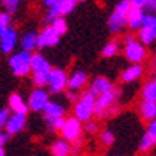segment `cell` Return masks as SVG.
Returning <instances> with one entry per match:
<instances>
[{
    "instance_id": "7c38bea8",
    "label": "cell",
    "mask_w": 156,
    "mask_h": 156,
    "mask_svg": "<svg viewBox=\"0 0 156 156\" xmlns=\"http://www.w3.org/2000/svg\"><path fill=\"white\" fill-rule=\"evenodd\" d=\"M51 69H53L51 64L40 53H35L30 56V72L32 73H49Z\"/></svg>"
},
{
    "instance_id": "83f0119b",
    "label": "cell",
    "mask_w": 156,
    "mask_h": 156,
    "mask_svg": "<svg viewBox=\"0 0 156 156\" xmlns=\"http://www.w3.org/2000/svg\"><path fill=\"white\" fill-rule=\"evenodd\" d=\"M48 75L49 73H32V83L35 84V88L48 86Z\"/></svg>"
},
{
    "instance_id": "60d3db41",
    "label": "cell",
    "mask_w": 156,
    "mask_h": 156,
    "mask_svg": "<svg viewBox=\"0 0 156 156\" xmlns=\"http://www.w3.org/2000/svg\"><path fill=\"white\" fill-rule=\"evenodd\" d=\"M147 131H150L151 134H154V136H156V118L150 119V123H148V129H147Z\"/></svg>"
},
{
    "instance_id": "484cf974",
    "label": "cell",
    "mask_w": 156,
    "mask_h": 156,
    "mask_svg": "<svg viewBox=\"0 0 156 156\" xmlns=\"http://www.w3.org/2000/svg\"><path fill=\"white\" fill-rule=\"evenodd\" d=\"M64 119H66L64 116H45V123L48 124L49 131H61Z\"/></svg>"
},
{
    "instance_id": "5bb4252c",
    "label": "cell",
    "mask_w": 156,
    "mask_h": 156,
    "mask_svg": "<svg viewBox=\"0 0 156 156\" xmlns=\"http://www.w3.org/2000/svg\"><path fill=\"white\" fill-rule=\"evenodd\" d=\"M110 89H113V83L105 76H96L93 81L89 84V91L93 96H101L104 93H108Z\"/></svg>"
},
{
    "instance_id": "f35d334b",
    "label": "cell",
    "mask_w": 156,
    "mask_h": 156,
    "mask_svg": "<svg viewBox=\"0 0 156 156\" xmlns=\"http://www.w3.org/2000/svg\"><path fill=\"white\" fill-rule=\"evenodd\" d=\"M66 97H67V101H69V102H75L76 99H78V96H76V91L69 89L67 93H66Z\"/></svg>"
},
{
    "instance_id": "74e56055",
    "label": "cell",
    "mask_w": 156,
    "mask_h": 156,
    "mask_svg": "<svg viewBox=\"0 0 156 156\" xmlns=\"http://www.w3.org/2000/svg\"><path fill=\"white\" fill-rule=\"evenodd\" d=\"M8 139H10V134L8 132H6V131H0V148L5 147V144L8 142Z\"/></svg>"
},
{
    "instance_id": "9a60e30c",
    "label": "cell",
    "mask_w": 156,
    "mask_h": 156,
    "mask_svg": "<svg viewBox=\"0 0 156 156\" xmlns=\"http://www.w3.org/2000/svg\"><path fill=\"white\" fill-rule=\"evenodd\" d=\"M75 5L76 3L73 0H58L51 8H48V11H51L54 16H66V15L73 11Z\"/></svg>"
},
{
    "instance_id": "277c9868",
    "label": "cell",
    "mask_w": 156,
    "mask_h": 156,
    "mask_svg": "<svg viewBox=\"0 0 156 156\" xmlns=\"http://www.w3.org/2000/svg\"><path fill=\"white\" fill-rule=\"evenodd\" d=\"M119 97V89H110L108 93H104L96 97L94 102V115L99 118H104L108 113V110L115 105V101Z\"/></svg>"
},
{
    "instance_id": "7a4b0ae2",
    "label": "cell",
    "mask_w": 156,
    "mask_h": 156,
    "mask_svg": "<svg viewBox=\"0 0 156 156\" xmlns=\"http://www.w3.org/2000/svg\"><path fill=\"white\" fill-rule=\"evenodd\" d=\"M123 53L126 56V59L131 64H142L147 58V49L145 45L140 43L139 40H136L132 35H126L124 37V49Z\"/></svg>"
},
{
    "instance_id": "b9f144b4",
    "label": "cell",
    "mask_w": 156,
    "mask_h": 156,
    "mask_svg": "<svg viewBox=\"0 0 156 156\" xmlns=\"http://www.w3.org/2000/svg\"><path fill=\"white\" fill-rule=\"evenodd\" d=\"M56 2H58V0H43V5L46 6V8H51Z\"/></svg>"
},
{
    "instance_id": "603a6c76",
    "label": "cell",
    "mask_w": 156,
    "mask_h": 156,
    "mask_svg": "<svg viewBox=\"0 0 156 156\" xmlns=\"http://www.w3.org/2000/svg\"><path fill=\"white\" fill-rule=\"evenodd\" d=\"M43 113H45V116H64L66 108L58 101H48V104L43 108Z\"/></svg>"
},
{
    "instance_id": "ffe728a7",
    "label": "cell",
    "mask_w": 156,
    "mask_h": 156,
    "mask_svg": "<svg viewBox=\"0 0 156 156\" xmlns=\"http://www.w3.org/2000/svg\"><path fill=\"white\" fill-rule=\"evenodd\" d=\"M108 30L113 34H118L121 32L124 27H126V16L123 15H118V13L112 11V15L108 16Z\"/></svg>"
},
{
    "instance_id": "7402d4cb",
    "label": "cell",
    "mask_w": 156,
    "mask_h": 156,
    "mask_svg": "<svg viewBox=\"0 0 156 156\" xmlns=\"http://www.w3.org/2000/svg\"><path fill=\"white\" fill-rule=\"evenodd\" d=\"M19 45H21V49H24V51H34L37 48V34L34 30L26 32L19 38Z\"/></svg>"
},
{
    "instance_id": "ab89813d",
    "label": "cell",
    "mask_w": 156,
    "mask_h": 156,
    "mask_svg": "<svg viewBox=\"0 0 156 156\" xmlns=\"http://www.w3.org/2000/svg\"><path fill=\"white\" fill-rule=\"evenodd\" d=\"M129 3H131V6H139V8H144L145 3H147V0H129Z\"/></svg>"
},
{
    "instance_id": "7bdbcfd3",
    "label": "cell",
    "mask_w": 156,
    "mask_h": 156,
    "mask_svg": "<svg viewBox=\"0 0 156 156\" xmlns=\"http://www.w3.org/2000/svg\"><path fill=\"white\" fill-rule=\"evenodd\" d=\"M0 156H5V151H3V148H0Z\"/></svg>"
},
{
    "instance_id": "52a82bcc",
    "label": "cell",
    "mask_w": 156,
    "mask_h": 156,
    "mask_svg": "<svg viewBox=\"0 0 156 156\" xmlns=\"http://www.w3.org/2000/svg\"><path fill=\"white\" fill-rule=\"evenodd\" d=\"M59 40H61V35L54 30V27L51 24H48L37 34V48L38 49L53 48L59 43Z\"/></svg>"
},
{
    "instance_id": "e575fe53",
    "label": "cell",
    "mask_w": 156,
    "mask_h": 156,
    "mask_svg": "<svg viewBox=\"0 0 156 156\" xmlns=\"http://www.w3.org/2000/svg\"><path fill=\"white\" fill-rule=\"evenodd\" d=\"M142 26H154L156 27V15H153V13H145L144 24Z\"/></svg>"
},
{
    "instance_id": "30bf717a",
    "label": "cell",
    "mask_w": 156,
    "mask_h": 156,
    "mask_svg": "<svg viewBox=\"0 0 156 156\" xmlns=\"http://www.w3.org/2000/svg\"><path fill=\"white\" fill-rule=\"evenodd\" d=\"M24 126H26V115L24 113H13V115H10L8 119H6L3 129L8 132L10 136H13V134H18L19 131H23Z\"/></svg>"
},
{
    "instance_id": "8992f818",
    "label": "cell",
    "mask_w": 156,
    "mask_h": 156,
    "mask_svg": "<svg viewBox=\"0 0 156 156\" xmlns=\"http://www.w3.org/2000/svg\"><path fill=\"white\" fill-rule=\"evenodd\" d=\"M48 88H49V93H53V94L62 93L67 88V73L58 67L51 69L48 75Z\"/></svg>"
},
{
    "instance_id": "836d02e7",
    "label": "cell",
    "mask_w": 156,
    "mask_h": 156,
    "mask_svg": "<svg viewBox=\"0 0 156 156\" xmlns=\"http://www.w3.org/2000/svg\"><path fill=\"white\" fill-rule=\"evenodd\" d=\"M83 131L88 132V134H94L97 131V123L93 121V119H86V121H83Z\"/></svg>"
},
{
    "instance_id": "f1b7e54d",
    "label": "cell",
    "mask_w": 156,
    "mask_h": 156,
    "mask_svg": "<svg viewBox=\"0 0 156 156\" xmlns=\"http://www.w3.org/2000/svg\"><path fill=\"white\" fill-rule=\"evenodd\" d=\"M118 53V43L116 41H108L105 43V46L102 48V56L104 58H112Z\"/></svg>"
},
{
    "instance_id": "44dd1931",
    "label": "cell",
    "mask_w": 156,
    "mask_h": 156,
    "mask_svg": "<svg viewBox=\"0 0 156 156\" xmlns=\"http://www.w3.org/2000/svg\"><path fill=\"white\" fill-rule=\"evenodd\" d=\"M139 112H140V116L144 119H153L156 118V101H148V99H144L139 107Z\"/></svg>"
},
{
    "instance_id": "d4e9b609",
    "label": "cell",
    "mask_w": 156,
    "mask_h": 156,
    "mask_svg": "<svg viewBox=\"0 0 156 156\" xmlns=\"http://www.w3.org/2000/svg\"><path fill=\"white\" fill-rule=\"evenodd\" d=\"M142 97L148 99V101H156V78L145 83L144 89H142Z\"/></svg>"
},
{
    "instance_id": "ee69618b",
    "label": "cell",
    "mask_w": 156,
    "mask_h": 156,
    "mask_svg": "<svg viewBox=\"0 0 156 156\" xmlns=\"http://www.w3.org/2000/svg\"><path fill=\"white\" fill-rule=\"evenodd\" d=\"M75 3H80V2H84V0H73Z\"/></svg>"
},
{
    "instance_id": "d6986e66",
    "label": "cell",
    "mask_w": 156,
    "mask_h": 156,
    "mask_svg": "<svg viewBox=\"0 0 156 156\" xmlns=\"http://www.w3.org/2000/svg\"><path fill=\"white\" fill-rule=\"evenodd\" d=\"M139 41L144 45H153L156 41V27L154 26H142L139 29Z\"/></svg>"
},
{
    "instance_id": "8fae6325",
    "label": "cell",
    "mask_w": 156,
    "mask_h": 156,
    "mask_svg": "<svg viewBox=\"0 0 156 156\" xmlns=\"http://www.w3.org/2000/svg\"><path fill=\"white\" fill-rule=\"evenodd\" d=\"M16 43H18V34H16L15 29H11V27L3 35H0V49H2L3 54L13 53Z\"/></svg>"
},
{
    "instance_id": "f546056e",
    "label": "cell",
    "mask_w": 156,
    "mask_h": 156,
    "mask_svg": "<svg viewBox=\"0 0 156 156\" xmlns=\"http://www.w3.org/2000/svg\"><path fill=\"white\" fill-rule=\"evenodd\" d=\"M10 23H11L10 13H8V11L0 13V35H3L6 30L10 29Z\"/></svg>"
},
{
    "instance_id": "8d00e7d4",
    "label": "cell",
    "mask_w": 156,
    "mask_h": 156,
    "mask_svg": "<svg viewBox=\"0 0 156 156\" xmlns=\"http://www.w3.org/2000/svg\"><path fill=\"white\" fill-rule=\"evenodd\" d=\"M144 8L148 13H156V0H147V3H145Z\"/></svg>"
},
{
    "instance_id": "1f68e13d",
    "label": "cell",
    "mask_w": 156,
    "mask_h": 156,
    "mask_svg": "<svg viewBox=\"0 0 156 156\" xmlns=\"http://www.w3.org/2000/svg\"><path fill=\"white\" fill-rule=\"evenodd\" d=\"M113 142H115V134H113L110 129H104L101 132V144L110 147V145H113Z\"/></svg>"
},
{
    "instance_id": "d6a6232c",
    "label": "cell",
    "mask_w": 156,
    "mask_h": 156,
    "mask_svg": "<svg viewBox=\"0 0 156 156\" xmlns=\"http://www.w3.org/2000/svg\"><path fill=\"white\" fill-rule=\"evenodd\" d=\"M0 2L3 3V6L6 8V11L11 15V13L16 11V8H18V5H19L21 0H0Z\"/></svg>"
},
{
    "instance_id": "2e32d148",
    "label": "cell",
    "mask_w": 156,
    "mask_h": 156,
    "mask_svg": "<svg viewBox=\"0 0 156 156\" xmlns=\"http://www.w3.org/2000/svg\"><path fill=\"white\" fill-rule=\"evenodd\" d=\"M8 107L13 113H24V115H27V112H29L27 102L23 99V96L18 94V93H13L8 97Z\"/></svg>"
},
{
    "instance_id": "ac0fdd59",
    "label": "cell",
    "mask_w": 156,
    "mask_h": 156,
    "mask_svg": "<svg viewBox=\"0 0 156 156\" xmlns=\"http://www.w3.org/2000/svg\"><path fill=\"white\" fill-rule=\"evenodd\" d=\"M142 73H144V67H142L140 64H132V66H129L127 69L123 70L121 81H124V83L136 81V80H139V78L142 76Z\"/></svg>"
},
{
    "instance_id": "4dcf8cb0",
    "label": "cell",
    "mask_w": 156,
    "mask_h": 156,
    "mask_svg": "<svg viewBox=\"0 0 156 156\" xmlns=\"http://www.w3.org/2000/svg\"><path fill=\"white\" fill-rule=\"evenodd\" d=\"M131 8V3L129 0H119V2L115 5V8H113V11L118 13V15H123V16H127V11H129Z\"/></svg>"
},
{
    "instance_id": "6da1fadb",
    "label": "cell",
    "mask_w": 156,
    "mask_h": 156,
    "mask_svg": "<svg viewBox=\"0 0 156 156\" xmlns=\"http://www.w3.org/2000/svg\"><path fill=\"white\" fill-rule=\"evenodd\" d=\"M94 102L96 96L91 94V91H84L78 96V99L73 102V116L78 118L80 121H86V119L93 118L94 115Z\"/></svg>"
},
{
    "instance_id": "4fadbf2b",
    "label": "cell",
    "mask_w": 156,
    "mask_h": 156,
    "mask_svg": "<svg viewBox=\"0 0 156 156\" xmlns=\"http://www.w3.org/2000/svg\"><path fill=\"white\" fill-rule=\"evenodd\" d=\"M88 83V75L83 70H73L70 75H67V88L72 91L83 89Z\"/></svg>"
},
{
    "instance_id": "3957f363",
    "label": "cell",
    "mask_w": 156,
    "mask_h": 156,
    "mask_svg": "<svg viewBox=\"0 0 156 156\" xmlns=\"http://www.w3.org/2000/svg\"><path fill=\"white\" fill-rule=\"evenodd\" d=\"M30 51L21 49L18 53H13L8 59V66L11 69L13 75L16 76H26L30 72Z\"/></svg>"
},
{
    "instance_id": "5b68a950",
    "label": "cell",
    "mask_w": 156,
    "mask_h": 156,
    "mask_svg": "<svg viewBox=\"0 0 156 156\" xmlns=\"http://www.w3.org/2000/svg\"><path fill=\"white\" fill-rule=\"evenodd\" d=\"M81 132H83V123L78 118L70 116L67 119H64V124L61 127V134L66 140H69V142L80 140Z\"/></svg>"
},
{
    "instance_id": "cb8c5ba5",
    "label": "cell",
    "mask_w": 156,
    "mask_h": 156,
    "mask_svg": "<svg viewBox=\"0 0 156 156\" xmlns=\"http://www.w3.org/2000/svg\"><path fill=\"white\" fill-rule=\"evenodd\" d=\"M154 147H156V136H154V134H151L150 131H147L144 136H142L140 142H139V150L147 153V151L153 150Z\"/></svg>"
},
{
    "instance_id": "9c48e42d",
    "label": "cell",
    "mask_w": 156,
    "mask_h": 156,
    "mask_svg": "<svg viewBox=\"0 0 156 156\" xmlns=\"http://www.w3.org/2000/svg\"><path fill=\"white\" fill-rule=\"evenodd\" d=\"M144 8H139V6H131L129 11H127L126 16V26L129 27L131 30H139L142 24H144Z\"/></svg>"
},
{
    "instance_id": "d590c367",
    "label": "cell",
    "mask_w": 156,
    "mask_h": 156,
    "mask_svg": "<svg viewBox=\"0 0 156 156\" xmlns=\"http://www.w3.org/2000/svg\"><path fill=\"white\" fill-rule=\"evenodd\" d=\"M10 116V108H0V129L5 127V123Z\"/></svg>"
},
{
    "instance_id": "e0dca14e",
    "label": "cell",
    "mask_w": 156,
    "mask_h": 156,
    "mask_svg": "<svg viewBox=\"0 0 156 156\" xmlns=\"http://www.w3.org/2000/svg\"><path fill=\"white\" fill-rule=\"evenodd\" d=\"M49 151H51V156H69L72 153V147H70L69 140H66L62 137V139H58L53 142Z\"/></svg>"
},
{
    "instance_id": "4316f807",
    "label": "cell",
    "mask_w": 156,
    "mask_h": 156,
    "mask_svg": "<svg viewBox=\"0 0 156 156\" xmlns=\"http://www.w3.org/2000/svg\"><path fill=\"white\" fill-rule=\"evenodd\" d=\"M51 26L54 27V30L58 32L59 35H64L67 32V23H66V19H64V16H56L53 19Z\"/></svg>"
},
{
    "instance_id": "ba28073f",
    "label": "cell",
    "mask_w": 156,
    "mask_h": 156,
    "mask_svg": "<svg viewBox=\"0 0 156 156\" xmlns=\"http://www.w3.org/2000/svg\"><path fill=\"white\" fill-rule=\"evenodd\" d=\"M49 101V94L48 91H45L43 88H35L32 93L29 94L27 99V107L32 112H43L45 105Z\"/></svg>"
}]
</instances>
